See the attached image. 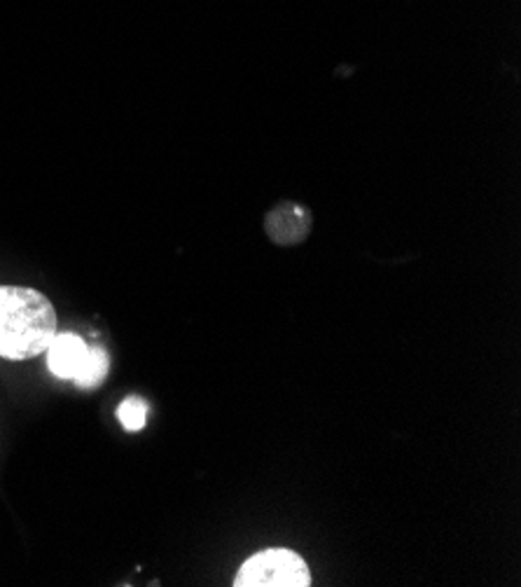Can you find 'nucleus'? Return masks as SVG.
I'll return each instance as SVG.
<instances>
[{"label":"nucleus","instance_id":"4","mask_svg":"<svg viewBox=\"0 0 521 587\" xmlns=\"http://www.w3.org/2000/svg\"><path fill=\"white\" fill-rule=\"evenodd\" d=\"M89 347L78 335H56L48 349V365L59 379H75L85 365Z\"/></svg>","mask_w":521,"mask_h":587},{"label":"nucleus","instance_id":"3","mask_svg":"<svg viewBox=\"0 0 521 587\" xmlns=\"http://www.w3.org/2000/svg\"><path fill=\"white\" fill-rule=\"evenodd\" d=\"M312 229V215L304 207L281 204L267 215L269 237L281 246H293L306 239Z\"/></svg>","mask_w":521,"mask_h":587},{"label":"nucleus","instance_id":"1","mask_svg":"<svg viewBox=\"0 0 521 587\" xmlns=\"http://www.w3.org/2000/svg\"><path fill=\"white\" fill-rule=\"evenodd\" d=\"M56 337V312L36 288L0 286V357L28 361L48 353Z\"/></svg>","mask_w":521,"mask_h":587},{"label":"nucleus","instance_id":"5","mask_svg":"<svg viewBox=\"0 0 521 587\" xmlns=\"http://www.w3.org/2000/svg\"><path fill=\"white\" fill-rule=\"evenodd\" d=\"M109 367H111L109 353H105L101 347H91L75 382H78V386H82V389H97V386H101L105 377H109Z\"/></svg>","mask_w":521,"mask_h":587},{"label":"nucleus","instance_id":"2","mask_svg":"<svg viewBox=\"0 0 521 587\" xmlns=\"http://www.w3.org/2000/svg\"><path fill=\"white\" fill-rule=\"evenodd\" d=\"M237 587H309V566L297 552L285 548H271L253 554L239 569Z\"/></svg>","mask_w":521,"mask_h":587},{"label":"nucleus","instance_id":"6","mask_svg":"<svg viewBox=\"0 0 521 587\" xmlns=\"http://www.w3.org/2000/svg\"><path fill=\"white\" fill-rule=\"evenodd\" d=\"M117 420H119V424L125 426L127 430H131V434H136V430H141V428L145 426V422H148V405L143 403L141 398L131 396V398L125 400V403L119 405V410H117Z\"/></svg>","mask_w":521,"mask_h":587}]
</instances>
